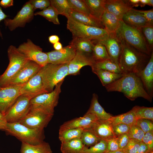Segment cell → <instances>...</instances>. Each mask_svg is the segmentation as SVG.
Instances as JSON below:
<instances>
[{"label":"cell","instance_id":"9f6ffc18","mask_svg":"<svg viewBox=\"0 0 153 153\" xmlns=\"http://www.w3.org/2000/svg\"><path fill=\"white\" fill-rule=\"evenodd\" d=\"M126 2L132 8L139 6V0H125Z\"/></svg>","mask_w":153,"mask_h":153},{"label":"cell","instance_id":"ac0fdd59","mask_svg":"<svg viewBox=\"0 0 153 153\" xmlns=\"http://www.w3.org/2000/svg\"><path fill=\"white\" fill-rule=\"evenodd\" d=\"M99 41L106 47L111 60L118 65L122 44L115 33H109L108 36L106 39Z\"/></svg>","mask_w":153,"mask_h":153},{"label":"cell","instance_id":"d4e9b609","mask_svg":"<svg viewBox=\"0 0 153 153\" xmlns=\"http://www.w3.org/2000/svg\"><path fill=\"white\" fill-rule=\"evenodd\" d=\"M87 112L93 114L99 120H109L112 117L100 105L98 102V96L95 93L93 94L90 107Z\"/></svg>","mask_w":153,"mask_h":153},{"label":"cell","instance_id":"91938a15","mask_svg":"<svg viewBox=\"0 0 153 153\" xmlns=\"http://www.w3.org/2000/svg\"><path fill=\"white\" fill-rule=\"evenodd\" d=\"M53 46L55 50H60L63 48L61 44L59 42L53 44Z\"/></svg>","mask_w":153,"mask_h":153},{"label":"cell","instance_id":"277c9868","mask_svg":"<svg viewBox=\"0 0 153 153\" xmlns=\"http://www.w3.org/2000/svg\"><path fill=\"white\" fill-rule=\"evenodd\" d=\"M4 131L7 135L14 137L21 142L31 144H39L45 138L44 129H30L19 122L7 123Z\"/></svg>","mask_w":153,"mask_h":153},{"label":"cell","instance_id":"74e56055","mask_svg":"<svg viewBox=\"0 0 153 153\" xmlns=\"http://www.w3.org/2000/svg\"><path fill=\"white\" fill-rule=\"evenodd\" d=\"M131 110L137 119H146L153 120V108L135 106Z\"/></svg>","mask_w":153,"mask_h":153},{"label":"cell","instance_id":"2e32d148","mask_svg":"<svg viewBox=\"0 0 153 153\" xmlns=\"http://www.w3.org/2000/svg\"><path fill=\"white\" fill-rule=\"evenodd\" d=\"M48 92L44 87L40 71L23 85L20 90V95H26L30 97L31 99L41 94Z\"/></svg>","mask_w":153,"mask_h":153},{"label":"cell","instance_id":"9c48e42d","mask_svg":"<svg viewBox=\"0 0 153 153\" xmlns=\"http://www.w3.org/2000/svg\"><path fill=\"white\" fill-rule=\"evenodd\" d=\"M64 80L57 84L52 92L41 94L31 99L30 106L41 108L54 114V109L58 103L61 86Z\"/></svg>","mask_w":153,"mask_h":153},{"label":"cell","instance_id":"7402d4cb","mask_svg":"<svg viewBox=\"0 0 153 153\" xmlns=\"http://www.w3.org/2000/svg\"><path fill=\"white\" fill-rule=\"evenodd\" d=\"M105 10L122 20L124 15L132 8L125 1L122 0H105Z\"/></svg>","mask_w":153,"mask_h":153},{"label":"cell","instance_id":"f907efd6","mask_svg":"<svg viewBox=\"0 0 153 153\" xmlns=\"http://www.w3.org/2000/svg\"><path fill=\"white\" fill-rule=\"evenodd\" d=\"M107 146L105 152L120 150L117 137H115L107 141Z\"/></svg>","mask_w":153,"mask_h":153},{"label":"cell","instance_id":"94428289","mask_svg":"<svg viewBox=\"0 0 153 153\" xmlns=\"http://www.w3.org/2000/svg\"><path fill=\"white\" fill-rule=\"evenodd\" d=\"M139 6L141 7H144L146 5H148V0H139Z\"/></svg>","mask_w":153,"mask_h":153},{"label":"cell","instance_id":"f546056e","mask_svg":"<svg viewBox=\"0 0 153 153\" xmlns=\"http://www.w3.org/2000/svg\"><path fill=\"white\" fill-rule=\"evenodd\" d=\"M87 5L91 16L100 20L105 10V0H84Z\"/></svg>","mask_w":153,"mask_h":153},{"label":"cell","instance_id":"8fae6325","mask_svg":"<svg viewBox=\"0 0 153 153\" xmlns=\"http://www.w3.org/2000/svg\"><path fill=\"white\" fill-rule=\"evenodd\" d=\"M17 48L28 60L35 62L42 67L48 63V56L46 53L43 52L40 46L34 44L29 39L20 44Z\"/></svg>","mask_w":153,"mask_h":153},{"label":"cell","instance_id":"5bb4252c","mask_svg":"<svg viewBox=\"0 0 153 153\" xmlns=\"http://www.w3.org/2000/svg\"><path fill=\"white\" fill-rule=\"evenodd\" d=\"M41 68L35 62L29 60L12 79L7 86L25 84L36 75Z\"/></svg>","mask_w":153,"mask_h":153},{"label":"cell","instance_id":"d590c367","mask_svg":"<svg viewBox=\"0 0 153 153\" xmlns=\"http://www.w3.org/2000/svg\"><path fill=\"white\" fill-rule=\"evenodd\" d=\"M80 139L84 145L88 147L95 145L101 140L90 128L83 129Z\"/></svg>","mask_w":153,"mask_h":153},{"label":"cell","instance_id":"484cf974","mask_svg":"<svg viewBox=\"0 0 153 153\" xmlns=\"http://www.w3.org/2000/svg\"><path fill=\"white\" fill-rule=\"evenodd\" d=\"M100 21L109 33H115L119 26L120 20L105 10L101 17Z\"/></svg>","mask_w":153,"mask_h":153},{"label":"cell","instance_id":"ffe728a7","mask_svg":"<svg viewBox=\"0 0 153 153\" xmlns=\"http://www.w3.org/2000/svg\"><path fill=\"white\" fill-rule=\"evenodd\" d=\"M90 128L101 140L107 141L115 137L112 125L109 120H97Z\"/></svg>","mask_w":153,"mask_h":153},{"label":"cell","instance_id":"4fadbf2b","mask_svg":"<svg viewBox=\"0 0 153 153\" xmlns=\"http://www.w3.org/2000/svg\"><path fill=\"white\" fill-rule=\"evenodd\" d=\"M24 85L0 87V112L4 115L20 95V90Z\"/></svg>","mask_w":153,"mask_h":153},{"label":"cell","instance_id":"d6986e66","mask_svg":"<svg viewBox=\"0 0 153 153\" xmlns=\"http://www.w3.org/2000/svg\"><path fill=\"white\" fill-rule=\"evenodd\" d=\"M137 75L141 79L145 90L152 98L153 95V51L150 60L146 66Z\"/></svg>","mask_w":153,"mask_h":153},{"label":"cell","instance_id":"8d00e7d4","mask_svg":"<svg viewBox=\"0 0 153 153\" xmlns=\"http://www.w3.org/2000/svg\"><path fill=\"white\" fill-rule=\"evenodd\" d=\"M34 15L41 16L54 24H60L58 18V14L55 8L51 5L43 10L35 13Z\"/></svg>","mask_w":153,"mask_h":153},{"label":"cell","instance_id":"52a82bcc","mask_svg":"<svg viewBox=\"0 0 153 153\" xmlns=\"http://www.w3.org/2000/svg\"><path fill=\"white\" fill-rule=\"evenodd\" d=\"M44 87L48 92L52 91L56 86L68 75V64L48 63L40 70Z\"/></svg>","mask_w":153,"mask_h":153},{"label":"cell","instance_id":"603a6c76","mask_svg":"<svg viewBox=\"0 0 153 153\" xmlns=\"http://www.w3.org/2000/svg\"><path fill=\"white\" fill-rule=\"evenodd\" d=\"M122 20L128 26L138 28L147 26H153L150 24L136 9L133 8L124 15Z\"/></svg>","mask_w":153,"mask_h":153},{"label":"cell","instance_id":"681fc988","mask_svg":"<svg viewBox=\"0 0 153 153\" xmlns=\"http://www.w3.org/2000/svg\"><path fill=\"white\" fill-rule=\"evenodd\" d=\"M120 150H123L127 146L130 139L127 133L120 135L117 137Z\"/></svg>","mask_w":153,"mask_h":153},{"label":"cell","instance_id":"ab89813d","mask_svg":"<svg viewBox=\"0 0 153 153\" xmlns=\"http://www.w3.org/2000/svg\"><path fill=\"white\" fill-rule=\"evenodd\" d=\"M50 5L56 10L58 15L65 16L71 9L67 0H50Z\"/></svg>","mask_w":153,"mask_h":153},{"label":"cell","instance_id":"816d5d0a","mask_svg":"<svg viewBox=\"0 0 153 153\" xmlns=\"http://www.w3.org/2000/svg\"><path fill=\"white\" fill-rule=\"evenodd\" d=\"M136 11L144 17L149 23L152 26L153 25V9L146 10H136Z\"/></svg>","mask_w":153,"mask_h":153},{"label":"cell","instance_id":"7bdbcfd3","mask_svg":"<svg viewBox=\"0 0 153 153\" xmlns=\"http://www.w3.org/2000/svg\"><path fill=\"white\" fill-rule=\"evenodd\" d=\"M127 134L130 139L141 142L145 133L138 126L135 124L131 127Z\"/></svg>","mask_w":153,"mask_h":153},{"label":"cell","instance_id":"60d3db41","mask_svg":"<svg viewBox=\"0 0 153 153\" xmlns=\"http://www.w3.org/2000/svg\"><path fill=\"white\" fill-rule=\"evenodd\" d=\"M107 146V141L101 140L95 145L88 147L85 146L83 153H105Z\"/></svg>","mask_w":153,"mask_h":153},{"label":"cell","instance_id":"03108f58","mask_svg":"<svg viewBox=\"0 0 153 153\" xmlns=\"http://www.w3.org/2000/svg\"></svg>","mask_w":153,"mask_h":153},{"label":"cell","instance_id":"b9f144b4","mask_svg":"<svg viewBox=\"0 0 153 153\" xmlns=\"http://www.w3.org/2000/svg\"><path fill=\"white\" fill-rule=\"evenodd\" d=\"M141 29L150 49L152 51L153 47V26L144 27Z\"/></svg>","mask_w":153,"mask_h":153},{"label":"cell","instance_id":"30bf717a","mask_svg":"<svg viewBox=\"0 0 153 153\" xmlns=\"http://www.w3.org/2000/svg\"><path fill=\"white\" fill-rule=\"evenodd\" d=\"M31 99L26 95H20L4 115L7 122H18L23 119L29 110Z\"/></svg>","mask_w":153,"mask_h":153},{"label":"cell","instance_id":"f6af8a7d","mask_svg":"<svg viewBox=\"0 0 153 153\" xmlns=\"http://www.w3.org/2000/svg\"><path fill=\"white\" fill-rule=\"evenodd\" d=\"M113 132L117 137L118 136L125 133H128L131 127L123 124L120 123L112 125Z\"/></svg>","mask_w":153,"mask_h":153},{"label":"cell","instance_id":"f1b7e54d","mask_svg":"<svg viewBox=\"0 0 153 153\" xmlns=\"http://www.w3.org/2000/svg\"><path fill=\"white\" fill-rule=\"evenodd\" d=\"M70 44L76 50L92 54L95 43L92 40L82 38L73 37V39Z\"/></svg>","mask_w":153,"mask_h":153},{"label":"cell","instance_id":"6125c7cd","mask_svg":"<svg viewBox=\"0 0 153 153\" xmlns=\"http://www.w3.org/2000/svg\"><path fill=\"white\" fill-rule=\"evenodd\" d=\"M105 153H125L124 151H123L122 150H118L113 151V152H105Z\"/></svg>","mask_w":153,"mask_h":153},{"label":"cell","instance_id":"680465c9","mask_svg":"<svg viewBox=\"0 0 153 153\" xmlns=\"http://www.w3.org/2000/svg\"><path fill=\"white\" fill-rule=\"evenodd\" d=\"M8 16L5 14L2 10L1 7L0 6V22L2 20H4L8 17ZM0 37L3 39L2 34L0 29Z\"/></svg>","mask_w":153,"mask_h":153},{"label":"cell","instance_id":"6da1fadb","mask_svg":"<svg viewBox=\"0 0 153 153\" xmlns=\"http://www.w3.org/2000/svg\"><path fill=\"white\" fill-rule=\"evenodd\" d=\"M108 92L116 91L122 93L129 99L134 100L143 97L151 102L152 98L145 90L140 78L136 73L122 74L118 79L105 86Z\"/></svg>","mask_w":153,"mask_h":153},{"label":"cell","instance_id":"7a4b0ae2","mask_svg":"<svg viewBox=\"0 0 153 153\" xmlns=\"http://www.w3.org/2000/svg\"><path fill=\"white\" fill-rule=\"evenodd\" d=\"M120 41L122 44V50L118 65L122 74L139 73L146 66L150 56L139 51L123 41Z\"/></svg>","mask_w":153,"mask_h":153},{"label":"cell","instance_id":"db71d44e","mask_svg":"<svg viewBox=\"0 0 153 153\" xmlns=\"http://www.w3.org/2000/svg\"><path fill=\"white\" fill-rule=\"evenodd\" d=\"M7 123L4 116L0 112V130L4 131Z\"/></svg>","mask_w":153,"mask_h":153},{"label":"cell","instance_id":"4316f807","mask_svg":"<svg viewBox=\"0 0 153 153\" xmlns=\"http://www.w3.org/2000/svg\"><path fill=\"white\" fill-rule=\"evenodd\" d=\"M20 153H52L49 144L44 141L36 145L22 142Z\"/></svg>","mask_w":153,"mask_h":153},{"label":"cell","instance_id":"f35d334b","mask_svg":"<svg viewBox=\"0 0 153 153\" xmlns=\"http://www.w3.org/2000/svg\"><path fill=\"white\" fill-rule=\"evenodd\" d=\"M67 1L71 9L91 16L88 7L84 0H67Z\"/></svg>","mask_w":153,"mask_h":153},{"label":"cell","instance_id":"8992f818","mask_svg":"<svg viewBox=\"0 0 153 153\" xmlns=\"http://www.w3.org/2000/svg\"><path fill=\"white\" fill-rule=\"evenodd\" d=\"M67 28L73 37H78L92 41H101L106 39L109 33L105 29L87 26L81 23L69 16L66 17Z\"/></svg>","mask_w":153,"mask_h":153},{"label":"cell","instance_id":"be15d7a7","mask_svg":"<svg viewBox=\"0 0 153 153\" xmlns=\"http://www.w3.org/2000/svg\"><path fill=\"white\" fill-rule=\"evenodd\" d=\"M148 5L153 7V0H148Z\"/></svg>","mask_w":153,"mask_h":153},{"label":"cell","instance_id":"ba28073f","mask_svg":"<svg viewBox=\"0 0 153 153\" xmlns=\"http://www.w3.org/2000/svg\"><path fill=\"white\" fill-rule=\"evenodd\" d=\"M54 115L42 108L30 106L25 116L18 122L30 129H44Z\"/></svg>","mask_w":153,"mask_h":153},{"label":"cell","instance_id":"44dd1931","mask_svg":"<svg viewBox=\"0 0 153 153\" xmlns=\"http://www.w3.org/2000/svg\"><path fill=\"white\" fill-rule=\"evenodd\" d=\"M97 120L93 114L86 112L82 117L76 118L64 122L60 126V129L89 128H91Z\"/></svg>","mask_w":153,"mask_h":153},{"label":"cell","instance_id":"ee69618b","mask_svg":"<svg viewBox=\"0 0 153 153\" xmlns=\"http://www.w3.org/2000/svg\"><path fill=\"white\" fill-rule=\"evenodd\" d=\"M153 121L146 119H139L137 120L136 124L138 126L145 134L153 130Z\"/></svg>","mask_w":153,"mask_h":153},{"label":"cell","instance_id":"4dcf8cb0","mask_svg":"<svg viewBox=\"0 0 153 153\" xmlns=\"http://www.w3.org/2000/svg\"><path fill=\"white\" fill-rule=\"evenodd\" d=\"M92 71L97 75L103 86L105 87L120 78L122 76L121 73H113L102 69H92Z\"/></svg>","mask_w":153,"mask_h":153},{"label":"cell","instance_id":"bcb514c9","mask_svg":"<svg viewBox=\"0 0 153 153\" xmlns=\"http://www.w3.org/2000/svg\"><path fill=\"white\" fill-rule=\"evenodd\" d=\"M141 142L130 139L127 146L122 151L125 153H136L140 147Z\"/></svg>","mask_w":153,"mask_h":153},{"label":"cell","instance_id":"3957f363","mask_svg":"<svg viewBox=\"0 0 153 153\" xmlns=\"http://www.w3.org/2000/svg\"><path fill=\"white\" fill-rule=\"evenodd\" d=\"M115 33L121 41L139 51L150 56L152 51L150 49L141 28L128 25L122 20Z\"/></svg>","mask_w":153,"mask_h":153},{"label":"cell","instance_id":"f5cc1de1","mask_svg":"<svg viewBox=\"0 0 153 153\" xmlns=\"http://www.w3.org/2000/svg\"><path fill=\"white\" fill-rule=\"evenodd\" d=\"M13 0H1L0 1V6L4 8L12 6L13 5Z\"/></svg>","mask_w":153,"mask_h":153},{"label":"cell","instance_id":"11a10c76","mask_svg":"<svg viewBox=\"0 0 153 153\" xmlns=\"http://www.w3.org/2000/svg\"><path fill=\"white\" fill-rule=\"evenodd\" d=\"M150 152L147 146L142 141L141 142L140 147L136 153H147Z\"/></svg>","mask_w":153,"mask_h":153},{"label":"cell","instance_id":"7c38bea8","mask_svg":"<svg viewBox=\"0 0 153 153\" xmlns=\"http://www.w3.org/2000/svg\"><path fill=\"white\" fill-rule=\"evenodd\" d=\"M34 11L29 1L24 5L13 19H5L4 20V24L11 31L18 27H24L27 23L31 22L33 20Z\"/></svg>","mask_w":153,"mask_h":153},{"label":"cell","instance_id":"c3c4849f","mask_svg":"<svg viewBox=\"0 0 153 153\" xmlns=\"http://www.w3.org/2000/svg\"><path fill=\"white\" fill-rule=\"evenodd\" d=\"M142 141L147 146L150 151H153V130L145 133Z\"/></svg>","mask_w":153,"mask_h":153},{"label":"cell","instance_id":"836d02e7","mask_svg":"<svg viewBox=\"0 0 153 153\" xmlns=\"http://www.w3.org/2000/svg\"><path fill=\"white\" fill-rule=\"evenodd\" d=\"M93 41L95 45L92 55L95 61L110 59L105 45L99 41Z\"/></svg>","mask_w":153,"mask_h":153},{"label":"cell","instance_id":"6f0895ef","mask_svg":"<svg viewBox=\"0 0 153 153\" xmlns=\"http://www.w3.org/2000/svg\"><path fill=\"white\" fill-rule=\"evenodd\" d=\"M59 40L60 38L59 37L56 35H52L48 37L49 42L53 44L59 42Z\"/></svg>","mask_w":153,"mask_h":153},{"label":"cell","instance_id":"e0dca14e","mask_svg":"<svg viewBox=\"0 0 153 153\" xmlns=\"http://www.w3.org/2000/svg\"><path fill=\"white\" fill-rule=\"evenodd\" d=\"M92 54L76 50L75 56L68 64V75H76L79 73L83 67L91 66L95 62Z\"/></svg>","mask_w":153,"mask_h":153},{"label":"cell","instance_id":"e7e4bbea","mask_svg":"<svg viewBox=\"0 0 153 153\" xmlns=\"http://www.w3.org/2000/svg\"><path fill=\"white\" fill-rule=\"evenodd\" d=\"M147 153H153V151L149 152Z\"/></svg>","mask_w":153,"mask_h":153},{"label":"cell","instance_id":"5b68a950","mask_svg":"<svg viewBox=\"0 0 153 153\" xmlns=\"http://www.w3.org/2000/svg\"><path fill=\"white\" fill-rule=\"evenodd\" d=\"M7 53L9 63L4 73L0 75V87L7 86L12 79L29 60L13 45L9 46Z\"/></svg>","mask_w":153,"mask_h":153},{"label":"cell","instance_id":"e575fe53","mask_svg":"<svg viewBox=\"0 0 153 153\" xmlns=\"http://www.w3.org/2000/svg\"><path fill=\"white\" fill-rule=\"evenodd\" d=\"M91 67L92 69H102L113 73L122 74L119 65L110 59L95 61Z\"/></svg>","mask_w":153,"mask_h":153},{"label":"cell","instance_id":"1f68e13d","mask_svg":"<svg viewBox=\"0 0 153 153\" xmlns=\"http://www.w3.org/2000/svg\"><path fill=\"white\" fill-rule=\"evenodd\" d=\"M84 129L82 128L60 129L59 139L62 143L75 138H80Z\"/></svg>","mask_w":153,"mask_h":153},{"label":"cell","instance_id":"9a60e30c","mask_svg":"<svg viewBox=\"0 0 153 153\" xmlns=\"http://www.w3.org/2000/svg\"><path fill=\"white\" fill-rule=\"evenodd\" d=\"M76 51L75 49L69 44L60 50H55L46 52L48 56V63L68 64L75 56Z\"/></svg>","mask_w":153,"mask_h":153},{"label":"cell","instance_id":"d6a6232c","mask_svg":"<svg viewBox=\"0 0 153 153\" xmlns=\"http://www.w3.org/2000/svg\"><path fill=\"white\" fill-rule=\"evenodd\" d=\"M137 119L131 110L126 113L113 116L109 120L112 125L122 123L131 127L136 124Z\"/></svg>","mask_w":153,"mask_h":153},{"label":"cell","instance_id":"7dc6e473","mask_svg":"<svg viewBox=\"0 0 153 153\" xmlns=\"http://www.w3.org/2000/svg\"><path fill=\"white\" fill-rule=\"evenodd\" d=\"M29 1L34 10L37 9L43 10L50 5V1L49 0H30Z\"/></svg>","mask_w":153,"mask_h":153},{"label":"cell","instance_id":"83f0119b","mask_svg":"<svg viewBox=\"0 0 153 153\" xmlns=\"http://www.w3.org/2000/svg\"><path fill=\"white\" fill-rule=\"evenodd\" d=\"M85 146L80 138H76L61 143L60 150L62 153H83Z\"/></svg>","mask_w":153,"mask_h":153},{"label":"cell","instance_id":"cb8c5ba5","mask_svg":"<svg viewBox=\"0 0 153 153\" xmlns=\"http://www.w3.org/2000/svg\"><path fill=\"white\" fill-rule=\"evenodd\" d=\"M69 16L74 20L85 25L105 29L101 21L91 16L79 12L71 9L65 16Z\"/></svg>","mask_w":153,"mask_h":153}]
</instances>
